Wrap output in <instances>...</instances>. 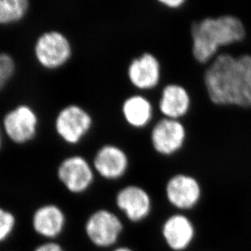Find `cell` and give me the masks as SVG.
<instances>
[{
	"label": "cell",
	"instance_id": "cell-1",
	"mask_svg": "<svg viewBox=\"0 0 251 251\" xmlns=\"http://www.w3.org/2000/svg\"><path fill=\"white\" fill-rule=\"evenodd\" d=\"M203 81L214 104L251 107V55L221 50L206 64Z\"/></svg>",
	"mask_w": 251,
	"mask_h": 251
},
{
	"label": "cell",
	"instance_id": "cell-2",
	"mask_svg": "<svg viewBox=\"0 0 251 251\" xmlns=\"http://www.w3.org/2000/svg\"><path fill=\"white\" fill-rule=\"evenodd\" d=\"M246 34L242 20L233 15L198 20L191 26L193 55L199 64H207L221 49L242 43Z\"/></svg>",
	"mask_w": 251,
	"mask_h": 251
},
{
	"label": "cell",
	"instance_id": "cell-3",
	"mask_svg": "<svg viewBox=\"0 0 251 251\" xmlns=\"http://www.w3.org/2000/svg\"><path fill=\"white\" fill-rule=\"evenodd\" d=\"M167 201L178 212L185 213L199 206L203 196V186L195 176L176 173L170 176L164 184Z\"/></svg>",
	"mask_w": 251,
	"mask_h": 251
},
{
	"label": "cell",
	"instance_id": "cell-4",
	"mask_svg": "<svg viewBox=\"0 0 251 251\" xmlns=\"http://www.w3.org/2000/svg\"><path fill=\"white\" fill-rule=\"evenodd\" d=\"M187 131L182 121L165 118L160 115L154 122L150 139L154 151L164 157L173 156L182 150Z\"/></svg>",
	"mask_w": 251,
	"mask_h": 251
},
{
	"label": "cell",
	"instance_id": "cell-5",
	"mask_svg": "<svg viewBox=\"0 0 251 251\" xmlns=\"http://www.w3.org/2000/svg\"><path fill=\"white\" fill-rule=\"evenodd\" d=\"M123 231L121 219L112 211L100 209L90 215L85 225V234L95 247L107 248L116 244Z\"/></svg>",
	"mask_w": 251,
	"mask_h": 251
},
{
	"label": "cell",
	"instance_id": "cell-6",
	"mask_svg": "<svg viewBox=\"0 0 251 251\" xmlns=\"http://www.w3.org/2000/svg\"><path fill=\"white\" fill-rule=\"evenodd\" d=\"M161 235L171 251H187L196 238V227L190 216L177 211L164 220Z\"/></svg>",
	"mask_w": 251,
	"mask_h": 251
},
{
	"label": "cell",
	"instance_id": "cell-7",
	"mask_svg": "<svg viewBox=\"0 0 251 251\" xmlns=\"http://www.w3.org/2000/svg\"><path fill=\"white\" fill-rule=\"evenodd\" d=\"M116 206L133 223L147 220L151 214L153 203L149 193L138 185H128L116 195Z\"/></svg>",
	"mask_w": 251,
	"mask_h": 251
},
{
	"label": "cell",
	"instance_id": "cell-8",
	"mask_svg": "<svg viewBox=\"0 0 251 251\" xmlns=\"http://www.w3.org/2000/svg\"><path fill=\"white\" fill-rule=\"evenodd\" d=\"M128 75L131 83L139 90H154L161 85V64L155 55L146 51L131 61Z\"/></svg>",
	"mask_w": 251,
	"mask_h": 251
},
{
	"label": "cell",
	"instance_id": "cell-9",
	"mask_svg": "<svg viewBox=\"0 0 251 251\" xmlns=\"http://www.w3.org/2000/svg\"><path fill=\"white\" fill-rule=\"evenodd\" d=\"M161 84V91L156 103L159 114L165 118L182 120L191 107L190 92L180 84Z\"/></svg>",
	"mask_w": 251,
	"mask_h": 251
},
{
	"label": "cell",
	"instance_id": "cell-10",
	"mask_svg": "<svg viewBox=\"0 0 251 251\" xmlns=\"http://www.w3.org/2000/svg\"><path fill=\"white\" fill-rule=\"evenodd\" d=\"M35 54L43 66L53 69L60 66L69 59L71 48L69 41L62 33L49 32L38 38Z\"/></svg>",
	"mask_w": 251,
	"mask_h": 251
},
{
	"label": "cell",
	"instance_id": "cell-11",
	"mask_svg": "<svg viewBox=\"0 0 251 251\" xmlns=\"http://www.w3.org/2000/svg\"><path fill=\"white\" fill-rule=\"evenodd\" d=\"M58 176L67 190L74 194L85 192L94 179V173L82 157L65 159L58 169Z\"/></svg>",
	"mask_w": 251,
	"mask_h": 251
},
{
	"label": "cell",
	"instance_id": "cell-12",
	"mask_svg": "<svg viewBox=\"0 0 251 251\" xmlns=\"http://www.w3.org/2000/svg\"><path fill=\"white\" fill-rule=\"evenodd\" d=\"M91 126V118L77 106H69L62 110L56 120V129L66 142L76 143Z\"/></svg>",
	"mask_w": 251,
	"mask_h": 251
},
{
	"label": "cell",
	"instance_id": "cell-13",
	"mask_svg": "<svg viewBox=\"0 0 251 251\" xmlns=\"http://www.w3.org/2000/svg\"><path fill=\"white\" fill-rule=\"evenodd\" d=\"M37 122L34 112L26 106H21L6 115L3 126L12 141L22 143L33 138Z\"/></svg>",
	"mask_w": 251,
	"mask_h": 251
},
{
	"label": "cell",
	"instance_id": "cell-14",
	"mask_svg": "<svg viewBox=\"0 0 251 251\" xmlns=\"http://www.w3.org/2000/svg\"><path fill=\"white\" fill-rule=\"evenodd\" d=\"M66 218L64 211L54 204L38 207L32 218L33 229L38 235L48 239L59 237L64 231Z\"/></svg>",
	"mask_w": 251,
	"mask_h": 251
},
{
	"label": "cell",
	"instance_id": "cell-15",
	"mask_svg": "<svg viewBox=\"0 0 251 251\" xmlns=\"http://www.w3.org/2000/svg\"><path fill=\"white\" fill-rule=\"evenodd\" d=\"M94 164L102 177L115 180L125 175L128 169V159L126 153L118 147L106 146L98 152Z\"/></svg>",
	"mask_w": 251,
	"mask_h": 251
},
{
	"label": "cell",
	"instance_id": "cell-16",
	"mask_svg": "<svg viewBox=\"0 0 251 251\" xmlns=\"http://www.w3.org/2000/svg\"><path fill=\"white\" fill-rule=\"evenodd\" d=\"M154 111L153 103L142 95H133L124 102L125 118L134 128H144L151 123L154 117Z\"/></svg>",
	"mask_w": 251,
	"mask_h": 251
},
{
	"label": "cell",
	"instance_id": "cell-17",
	"mask_svg": "<svg viewBox=\"0 0 251 251\" xmlns=\"http://www.w3.org/2000/svg\"><path fill=\"white\" fill-rule=\"evenodd\" d=\"M28 7L27 0H0V24L22 19Z\"/></svg>",
	"mask_w": 251,
	"mask_h": 251
},
{
	"label": "cell",
	"instance_id": "cell-18",
	"mask_svg": "<svg viewBox=\"0 0 251 251\" xmlns=\"http://www.w3.org/2000/svg\"><path fill=\"white\" fill-rule=\"evenodd\" d=\"M16 217L12 212L0 206V245L6 242L14 231Z\"/></svg>",
	"mask_w": 251,
	"mask_h": 251
},
{
	"label": "cell",
	"instance_id": "cell-19",
	"mask_svg": "<svg viewBox=\"0 0 251 251\" xmlns=\"http://www.w3.org/2000/svg\"><path fill=\"white\" fill-rule=\"evenodd\" d=\"M14 69V61L12 57L5 53H0V90L11 78Z\"/></svg>",
	"mask_w": 251,
	"mask_h": 251
},
{
	"label": "cell",
	"instance_id": "cell-20",
	"mask_svg": "<svg viewBox=\"0 0 251 251\" xmlns=\"http://www.w3.org/2000/svg\"><path fill=\"white\" fill-rule=\"evenodd\" d=\"M34 251H65L63 247L56 242H47L38 246Z\"/></svg>",
	"mask_w": 251,
	"mask_h": 251
},
{
	"label": "cell",
	"instance_id": "cell-21",
	"mask_svg": "<svg viewBox=\"0 0 251 251\" xmlns=\"http://www.w3.org/2000/svg\"><path fill=\"white\" fill-rule=\"evenodd\" d=\"M159 1L168 9L175 10L184 6L187 0H159Z\"/></svg>",
	"mask_w": 251,
	"mask_h": 251
},
{
	"label": "cell",
	"instance_id": "cell-22",
	"mask_svg": "<svg viewBox=\"0 0 251 251\" xmlns=\"http://www.w3.org/2000/svg\"><path fill=\"white\" fill-rule=\"evenodd\" d=\"M112 251H134L133 249H131L129 247H118V248H116V249Z\"/></svg>",
	"mask_w": 251,
	"mask_h": 251
}]
</instances>
